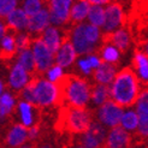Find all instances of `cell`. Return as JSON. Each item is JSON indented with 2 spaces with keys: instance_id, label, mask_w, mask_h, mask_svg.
Segmentation results:
<instances>
[{
  "instance_id": "cell-23",
  "label": "cell",
  "mask_w": 148,
  "mask_h": 148,
  "mask_svg": "<svg viewBox=\"0 0 148 148\" xmlns=\"http://www.w3.org/2000/svg\"><path fill=\"white\" fill-rule=\"evenodd\" d=\"M90 7H92V4L86 1V0H78L76 4L72 5L70 10V22L75 25L81 23L86 17H88Z\"/></svg>"
},
{
  "instance_id": "cell-1",
  "label": "cell",
  "mask_w": 148,
  "mask_h": 148,
  "mask_svg": "<svg viewBox=\"0 0 148 148\" xmlns=\"http://www.w3.org/2000/svg\"><path fill=\"white\" fill-rule=\"evenodd\" d=\"M59 92L57 106L70 105L75 107H86L92 94V84L77 75H63L56 82Z\"/></svg>"
},
{
  "instance_id": "cell-36",
  "label": "cell",
  "mask_w": 148,
  "mask_h": 148,
  "mask_svg": "<svg viewBox=\"0 0 148 148\" xmlns=\"http://www.w3.org/2000/svg\"><path fill=\"white\" fill-rule=\"evenodd\" d=\"M16 6L17 0H0V17H7Z\"/></svg>"
},
{
  "instance_id": "cell-25",
  "label": "cell",
  "mask_w": 148,
  "mask_h": 148,
  "mask_svg": "<svg viewBox=\"0 0 148 148\" xmlns=\"http://www.w3.org/2000/svg\"><path fill=\"white\" fill-rule=\"evenodd\" d=\"M18 63L29 72L30 77H33L34 75H38V73H36V63H35L34 53L30 48H27V49H23L19 52Z\"/></svg>"
},
{
  "instance_id": "cell-18",
  "label": "cell",
  "mask_w": 148,
  "mask_h": 148,
  "mask_svg": "<svg viewBox=\"0 0 148 148\" xmlns=\"http://www.w3.org/2000/svg\"><path fill=\"white\" fill-rule=\"evenodd\" d=\"M51 22L49 18V11L47 9H42L38 13L33 14L29 17V24H28V30L29 33L33 34H40L48 27Z\"/></svg>"
},
{
  "instance_id": "cell-34",
  "label": "cell",
  "mask_w": 148,
  "mask_h": 148,
  "mask_svg": "<svg viewBox=\"0 0 148 148\" xmlns=\"http://www.w3.org/2000/svg\"><path fill=\"white\" fill-rule=\"evenodd\" d=\"M135 136H138V138H142V140L148 138V117L147 116H138V128Z\"/></svg>"
},
{
  "instance_id": "cell-26",
  "label": "cell",
  "mask_w": 148,
  "mask_h": 148,
  "mask_svg": "<svg viewBox=\"0 0 148 148\" xmlns=\"http://www.w3.org/2000/svg\"><path fill=\"white\" fill-rule=\"evenodd\" d=\"M14 110V98L10 93H4L0 97V121H4Z\"/></svg>"
},
{
  "instance_id": "cell-12",
  "label": "cell",
  "mask_w": 148,
  "mask_h": 148,
  "mask_svg": "<svg viewBox=\"0 0 148 148\" xmlns=\"http://www.w3.org/2000/svg\"><path fill=\"white\" fill-rule=\"evenodd\" d=\"M131 141L132 135H130L122 125H117L110 130L102 148H130Z\"/></svg>"
},
{
  "instance_id": "cell-17",
  "label": "cell",
  "mask_w": 148,
  "mask_h": 148,
  "mask_svg": "<svg viewBox=\"0 0 148 148\" xmlns=\"http://www.w3.org/2000/svg\"><path fill=\"white\" fill-rule=\"evenodd\" d=\"M29 137V129L24 124H14L9 130L6 136V143L11 148L22 146Z\"/></svg>"
},
{
  "instance_id": "cell-22",
  "label": "cell",
  "mask_w": 148,
  "mask_h": 148,
  "mask_svg": "<svg viewBox=\"0 0 148 148\" xmlns=\"http://www.w3.org/2000/svg\"><path fill=\"white\" fill-rule=\"evenodd\" d=\"M40 38L47 45V47L51 49L52 53L56 56L59 47H60V43H62V36L59 34L58 29L56 27H52V25L47 27L45 30L42 32V34L40 35Z\"/></svg>"
},
{
  "instance_id": "cell-21",
  "label": "cell",
  "mask_w": 148,
  "mask_h": 148,
  "mask_svg": "<svg viewBox=\"0 0 148 148\" xmlns=\"http://www.w3.org/2000/svg\"><path fill=\"white\" fill-rule=\"evenodd\" d=\"M7 28H11L13 30H24L28 29L29 24V16L22 9H14L9 16L6 17Z\"/></svg>"
},
{
  "instance_id": "cell-2",
  "label": "cell",
  "mask_w": 148,
  "mask_h": 148,
  "mask_svg": "<svg viewBox=\"0 0 148 148\" xmlns=\"http://www.w3.org/2000/svg\"><path fill=\"white\" fill-rule=\"evenodd\" d=\"M141 89L137 73L131 68H124L116 75L111 86V99L122 107L136 103Z\"/></svg>"
},
{
  "instance_id": "cell-14",
  "label": "cell",
  "mask_w": 148,
  "mask_h": 148,
  "mask_svg": "<svg viewBox=\"0 0 148 148\" xmlns=\"http://www.w3.org/2000/svg\"><path fill=\"white\" fill-rule=\"evenodd\" d=\"M130 22L135 23L137 33L148 27V0H134L130 13Z\"/></svg>"
},
{
  "instance_id": "cell-6",
  "label": "cell",
  "mask_w": 148,
  "mask_h": 148,
  "mask_svg": "<svg viewBox=\"0 0 148 148\" xmlns=\"http://www.w3.org/2000/svg\"><path fill=\"white\" fill-rule=\"evenodd\" d=\"M49 11L51 23L60 25L70 22V7L72 0H43Z\"/></svg>"
},
{
  "instance_id": "cell-5",
  "label": "cell",
  "mask_w": 148,
  "mask_h": 148,
  "mask_svg": "<svg viewBox=\"0 0 148 148\" xmlns=\"http://www.w3.org/2000/svg\"><path fill=\"white\" fill-rule=\"evenodd\" d=\"M32 46H33V53L35 58V63H36V73L38 75L45 73L53 66V63L56 62V56L52 53L51 49L42 41L40 36L33 39Z\"/></svg>"
},
{
  "instance_id": "cell-37",
  "label": "cell",
  "mask_w": 148,
  "mask_h": 148,
  "mask_svg": "<svg viewBox=\"0 0 148 148\" xmlns=\"http://www.w3.org/2000/svg\"><path fill=\"white\" fill-rule=\"evenodd\" d=\"M62 76H63V68H62L60 65H58V64L53 65V66H52V68L47 71L48 81H51V82H53V83H56Z\"/></svg>"
},
{
  "instance_id": "cell-39",
  "label": "cell",
  "mask_w": 148,
  "mask_h": 148,
  "mask_svg": "<svg viewBox=\"0 0 148 148\" xmlns=\"http://www.w3.org/2000/svg\"><path fill=\"white\" fill-rule=\"evenodd\" d=\"M40 132V123H36L34 125H32V128H29V138L34 140L39 136Z\"/></svg>"
},
{
  "instance_id": "cell-10",
  "label": "cell",
  "mask_w": 148,
  "mask_h": 148,
  "mask_svg": "<svg viewBox=\"0 0 148 148\" xmlns=\"http://www.w3.org/2000/svg\"><path fill=\"white\" fill-rule=\"evenodd\" d=\"M70 40L75 47L77 54H84V53H92L95 49V46L87 39L86 32H84V23H78L73 27L71 30H69Z\"/></svg>"
},
{
  "instance_id": "cell-41",
  "label": "cell",
  "mask_w": 148,
  "mask_h": 148,
  "mask_svg": "<svg viewBox=\"0 0 148 148\" xmlns=\"http://www.w3.org/2000/svg\"><path fill=\"white\" fill-rule=\"evenodd\" d=\"M5 32H6V27L3 25V23L0 22V40L3 39V36L5 35Z\"/></svg>"
},
{
  "instance_id": "cell-4",
  "label": "cell",
  "mask_w": 148,
  "mask_h": 148,
  "mask_svg": "<svg viewBox=\"0 0 148 148\" xmlns=\"http://www.w3.org/2000/svg\"><path fill=\"white\" fill-rule=\"evenodd\" d=\"M34 95L36 107H49L52 105L57 106L58 103L59 92L57 84L51 81L42 79L40 76L35 82Z\"/></svg>"
},
{
  "instance_id": "cell-44",
  "label": "cell",
  "mask_w": 148,
  "mask_h": 148,
  "mask_svg": "<svg viewBox=\"0 0 148 148\" xmlns=\"http://www.w3.org/2000/svg\"><path fill=\"white\" fill-rule=\"evenodd\" d=\"M3 88H4V84H3V82L0 81V97H1V92H3Z\"/></svg>"
},
{
  "instance_id": "cell-45",
  "label": "cell",
  "mask_w": 148,
  "mask_h": 148,
  "mask_svg": "<svg viewBox=\"0 0 148 148\" xmlns=\"http://www.w3.org/2000/svg\"><path fill=\"white\" fill-rule=\"evenodd\" d=\"M21 148H32V147H29V146H25V147H21Z\"/></svg>"
},
{
  "instance_id": "cell-43",
  "label": "cell",
  "mask_w": 148,
  "mask_h": 148,
  "mask_svg": "<svg viewBox=\"0 0 148 148\" xmlns=\"http://www.w3.org/2000/svg\"><path fill=\"white\" fill-rule=\"evenodd\" d=\"M38 148H52V146L51 145H42V146H40Z\"/></svg>"
},
{
  "instance_id": "cell-28",
  "label": "cell",
  "mask_w": 148,
  "mask_h": 148,
  "mask_svg": "<svg viewBox=\"0 0 148 148\" xmlns=\"http://www.w3.org/2000/svg\"><path fill=\"white\" fill-rule=\"evenodd\" d=\"M121 125L128 131H135L138 128V114L135 111H128L122 117Z\"/></svg>"
},
{
  "instance_id": "cell-15",
  "label": "cell",
  "mask_w": 148,
  "mask_h": 148,
  "mask_svg": "<svg viewBox=\"0 0 148 148\" xmlns=\"http://www.w3.org/2000/svg\"><path fill=\"white\" fill-rule=\"evenodd\" d=\"M18 32L6 27L5 35L1 39V48H0V59L1 60H10L17 53L16 36Z\"/></svg>"
},
{
  "instance_id": "cell-38",
  "label": "cell",
  "mask_w": 148,
  "mask_h": 148,
  "mask_svg": "<svg viewBox=\"0 0 148 148\" xmlns=\"http://www.w3.org/2000/svg\"><path fill=\"white\" fill-rule=\"evenodd\" d=\"M78 68L81 69V71H82L83 73H86V75H89V73L92 72L93 68L90 63L88 62V59H82V60L78 62Z\"/></svg>"
},
{
  "instance_id": "cell-47",
  "label": "cell",
  "mask_w": 148,
  "mask_h": 148,
  "mask_svg": "<svg viewBox=\"0 0 148 148\" xmlns=\"http://www.w3.org/2000/svg\"><path fill=\"white\" fill-rule=\"evenodd\" d=\"M147 83H148V82H147Z\"/></svg>"
},
{
  "instance_id": "cell-8",
  "label": "cell",
  "mask_w": 148,
  "mask_h": 148,
  "mask_svg": "<svg viewBox=\"0 0 148 148\" xmlns=\"http://www.w3.org/2000/svg\"><path fill=\"white\" fill-rule=\"evenodd\" d=\"M127 17L124 14V10L121 3L114 1L111 3L105 10V24H103V32L111 33L117 29L125 25Z\"/></svg>"
},
{
  "instance_id": "cell-19",
  "label": "cell",
  "mask_w": 148,
  "mask_h": 148,
  "mask_svg": "<svg viewBox=\"0 0 148 148\" xmlns=\"http://www.w3.org/2000/svg\"><path fill=\"white\" fill-rule=\"evenodd\" d=\"M29 77H30L29 72L17 62L10 73V86L14 90H21L29 82Z\"/></svg>"
},
{
  "instance_id": "cell-35",
  "label": "cell",
  "mask_w": 148,
  "mask_h": 148,
  "mask_svg": "<svg viewBox=\"0 0 148 148\" xmlns=\"http://www.w3.org/2000/svg\"><path fill=\"white\" fill-rule=\"evenodd\" d=\"M32 41L33 38L29 34H17L16 36V43H17V51L18 53L21 51L27 49V48H30L32 46Z\"/></svg>"
},
{
  "instance_id": "cell-46",
  "label": "cell",
  "mask_w": 148,
  "mask_h": 148,
  "mask_svg": "<svg viewBox=\"0 0 148 148\" xmlns=\"http://www.w3.org/2000/svg\"><path fill=\"white\" fill-rule=\"evenodd\" d=\"M122 1H124V0H122Z\"/></svg>"
},
{
  "instance_id": "cell-29",
  "label": "cell",
  "mask_w": 148,
  "mask_h": 148,
  "mask_svg": "<svg viewBox=\"0 0 148 148\" xmlns=\"http://www.w3.org/2000/svg\"><path fill=\"white\" fill-rule=\"evenodd\" d=\"M101 53V60H105L108 63H117L119 59V51L114 46L108 45V43H103V46L100 49Z\"/></svg>"
},
{
  "instance_id": "cell-16",
  "label": "cell",
  "mask_w": 148,
  "mask_h": 148,
  "mask_svg": "<svg viewBox=\"0 0 148 148\" xmlns=\"http://www.w3.org/2000/svg\"><path fill=\"white\" fill-rule=\"evenodd\" d=\"M116 75H117V66L113 63L101 60V64L94 71V79L98 83L110 86L113 82Z\"/></svg>"
},
{
  "instance_id": "cell-31",
  "label": "cell",
  "mask_w": 148,
  "mask_h": 148,
  "mask_svg": "<svg viewBox=\"0 0 148 148\" xmlns=\"http://www.w3.org/2000/svg\"><path fill=\"white\" fill-rule=\"evenodd\" d=\"M137 106V114L138 116H147L148 117V88L140 93V97L136 101Z\"/></svg>"
},
{
  "instance_id": "cell-30",
  "label": "cell",
  "mask_w": 148,
  "mask_h": 148,
  "mask_svg": "<svg viewBox=\"0 0 148 148\" xmlns=\"http://www.w3.org/2000/svg\"><path fill=\"white\" fill-rule=\"evenodd\" d=\"M33 105H30L27 101H21L18 108H19V113H21V118H22V123H23L25 127H32L33 125V111H32Z\"/></svg>"
},
{
  "instance_id": "cell-24",
  "label": "cell",
  "mask_w": 148,
  "mask_h": 148,
  "mask_svg": "<svg viewBox=\"0 0 148 148\" xmlns=\"http://www.w3.org/2000/svg\"><path fill=\"white\" fill-rule=\"evenodd\" d=\"M111 98V88H108L107 84L98 83L95 86H92V94L90 99L95 105H102Z\"/></svg>"
},
{
  "instance_id": "cell-20",
  "label": "cell",
  "mask_w": 148,
  "mask_h": 148,
  "mask_svg": "<svg viewBox=\"0 0 148 148\" xmlns=\"http://www.w3.org/2000/svg\"><path fill=\"white\" fill-rule=\"evenodd\" d=\"M132 66L138 75V77L141 78L142 82L147 84L148 82V56L145 51L136 48L134 59H132Z\"/></svg>"
},
{
  "instance_id": "cell-9",
  "label": "cell",
  "mask_w": 148,
  "mask_h": 148,
  "mask_svg": "<svg viewBox=\"0 0 148 148\" xmlns=\"http://www.w3.org/2000/svg\"><path fill=\"white\" fill-rule=\"evenodd\" d=\"M106 130L99 122L92 123L90 128L82 134L79 138V146H83L86 148H102L106 141Z\"/></svg>"
},
{
  "instance_id": "cell-27",
  "label": "cell",
  "mask_w": 148,
  "mask_h": 148,
  "mask_svg": "<svg viewBox=\"0 0 148 148\" xmlns=\"http://www.w3.org/2000/svg\"><path fill=\"white\" fill-rule=\"evenodd\" d=\"M90 24L97 27H103L105 24V10L100 5H92L89 14H88Z\"/></svg>"
},
{
  "instance_id": "cell-32",
  "label": "cell",
  "mask_w": 148,
  "mask_h": 148,
  "mask_svg": "<svg viewBox=\"0 0 148 148\" xmlns=\"http://www.w3.org/2000/svg\"><path fill=\"white\" fill-rule=\"evenodd\" d=\"M42 5H43V0H25L23 10L30 17L33 14L38 13L40 10H42Z\"/></svg>"
},
{
  "instance_id": "cell-33",
  "label": "cell",
  "mask_w": 148,
  "mask_h": 148,
  "mask_svg": "<svg viewBox=\"0 0 148 148\" xmlns=\"http://www.w3.org/2000/svg\"><path fill=\"white\" fill-rule=\"evenodd\" d=\"M84 32H86L87 39L89 40L93 45H97L99 39H100L99 27L93 25V24H84Z\"/></svg>"
},
{
  "instance_id": "cell-40",
  "label": "cell",
  "mask_w": 148,
  "mask_h": 148,
  "mask_svg": "<svg viewBox=\"0 0 148 148\" xmlns=\"http://www.w3.org/2000/svg\"><path fill=\"white\" fill-rule=\"evenodd\" d=\"M86 1H88L89 4H92V5H103V4L111 3L112 0H86Z\"/></svg>"
},
{
  "instance_id": "cell-13",
  "label": "cell",
  "mask_w": 148,
  "mask_h": 148,
  "mask_svg": "<svg viewBox=\"0 0 148 148\" xmlns=\"http://www.w3.org/2000/svg\"><path fill=\"white\" fill-rule=\"evenodd\" d=\"M76 56L77 52L70 40V35L69 33H65V35L62 38L60 47L56 54V64L60 65L62 68H68L75 62Z\"/></svg>"
},
{
  "instance_id": "cell-42",
  "label": "cell",
  "mask_w": 148,
  "mask_h": 148,
  "mask_svg": "<svg viewBox=\"0 0 148 148\" xmlns=\"http://www.w3.org/2000/svg\"><path fill=\"white\" fill-rule=\"evenodd\" d=\"M143 51L146 52V53H147V56H148V41L145 43V45H143Z\"/></svg>"
},
{
  "instance_id": "cell-3",
  "label": "cell",
  "mask_w": 148,
  "mask_h": 148,
  "mask_svg": "<svg viewBox=\"0 0 148 148\" xmlns=\"http://www.w3.org/2000/svg\"><path fill=\"white\" fill-rule=\"evenodd\" d=\"M93 116L87 107H75L63 105L59 107L58 119L56 122V130L59 132L82 135L90 128Z\"/></svg>"
},
{
  "instance_id": "cell-11",
  "label": "cell",
  "mask_w": 148,
  "mask_h": 148,
  "mask_svg": "<svg viewBox=\"0 0 148 148\" xmlns=\"http://www.w3.org/2000/svg\"><path fill=\"white\" fill-rule=\"evenodd\" d=\"M130 32L127 25L117 29L111 33H103L102 35V43H108V45L114 46L119 52L124 53L130 46Z\"/></svg>"
},
{
  "instance_id": "cell-7",
  "label": "cell",
  "mask_w": 148,
  "mask_h": 148,
  "mask_svg": "<svg viewBox=\"0 0 148 148\" xmlns=\"http://www.w3.org/2000/svg\"><path fill=\"white\" fill-rule=\"evenodd\" d=\"M123 107L116 103L113 100H107L105 103H102L98 111V117L102 124L106 127H117L121 125V121L123 117Z\"/></svg>"
}]
</instances>
